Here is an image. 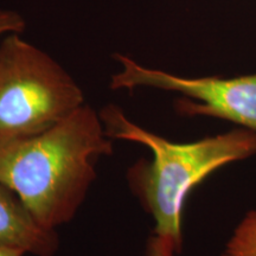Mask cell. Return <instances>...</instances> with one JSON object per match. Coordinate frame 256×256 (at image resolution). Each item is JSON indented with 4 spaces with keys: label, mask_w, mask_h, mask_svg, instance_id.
<instances>
[{
    "label": "cell",
    "mask_w": 256,
    "mask_h": 256,
    "mask_svg": "<svg viewBox=\"0 0 256 256\" xmlns=\"http://www.w3.org/2000/svg\"><path fill=\"white\" fill-rule=\"evenodd\" d=\"M113 153L100 115L83 104L36 136L0 138V182L48 229L69 222L95 178V164Z\"/></svg>",
    "instance_id": "obj_1"
},
{
    "label": "cell",
    "mask_w": 256,
    "mask_h": 256,
    "mask_svg": "<svg viewBox=\"0 0 256 256\" xmlns=\"http://www.w3.org/2000/svg\"><path fill=\"white\" fill-rule=\"evenodd\" d=\"M100 118L110 139L142 144L151 150V162L130 168V182L156 222L154 234L182 249V220L191 191L217 170L256 156V133L242 127L194 142H172L128 120L114 104Z\"/></svg>",
    "instance_id": "obj_2"
},
{
    "label": "cell",
    "mask_w": 256,
    "mask_h": 256,
    "mask_svg": "<svg viewBox=\"0 0 256 256\" xmlns=\"http://www.w3.org/2000/svg\"><path fill=\"white\" fill-rule=\"evenodd\" d=\"M84 104L74 78L46 52L19 37L0 43V138L36 136Z\"/></svg>",
    "instance_id": "obj_3"
},
{
    "label": "cell",
    "mask_w": 256,
    "mask_h": 256,
    "mask_svg": "<svg viewBox=\"0 0 256 256\" xmlns=\"http://www.w3.org/2000/svg\"><path fill=\"white\" fill-rule=\"evenodd\" d=\"M115 58L121 70L112 78V89L150 87L178 92L182 98L176 101V108L182 115L226 120L256 133V72L234 78H183L146 68L124 55Z\"/></svg>",
    "instance_id": "obj_4"
},
{
    "label": "cell",
    "mask_w": 256,
    "mask_h": 256,
    "mask_svg": "<svg viewBox=\"0 0 256 256\" xmlns=\"http://www.w3.org/2000/svg\"><path fill=\"white\" fill-rule=\"evenodd\" d=\"M0 247L37 256H52L58 247L55 230L37 222L11 188L0 182Z\"/></svg>",
    "instance_id": "obj_5"
},
{
    "label": "cell",
    "mask_w": 256,
    "mask_h": 256,
    "mask_svg": "<svg viewBox=\"0 0 256 256\" xmlns=\"http://www.w3.org/2000/svg\"><path fill=\"white\" fill-rule=\"evenodd\" d=\"M222 256H256V210L248 211L238 223Z\"/></svg>",
    "instance_id": "obj_6"
},
{
    "label": "cell",
    "mask_w": 256,
    "mask_h": 256,
    "mask_svg": "<svg viewBox=\"0 0 256 256\" xmlns=\"http://www.w3.org/2000/svg\"><path fill=\"white\" fill-rule=\"evenodd\" d=\"M25 28L23 17L12 10L0 8V37L10 34H20Z\"/></svg>",
    "instance_id": "obj_7"
},
{
    "label": "cell",
    "mask_w": 256,
    "mask_h": 256,
    "mask_svg": "<svg viewBox=\"0 0 256 256\" xmlns=\"http://www.w3.org/2000/svg\"><path fill=\"white\" fill-rule=\"evenodd\" d=\"M176 252H179L174 243L156 234H153L147 242L146 256H174Z\"/></svg>",
    "instance_id": "obj_8"
},
{
    "label": "cell",
    "mask_w": 256,
    "mask_h": 256,
    "mask_svg": "<svg viewBox=\"0 0 256 256\" xmlns=\"http://www.w3.org/2000/svg\"><path fill=\"white\" fill-rule=\"evenodd\" d=\"M25 252L19 249L0 247V256H23Z\"/></svg>",
    "instance_id": "obj_9"
}]
</instances>
